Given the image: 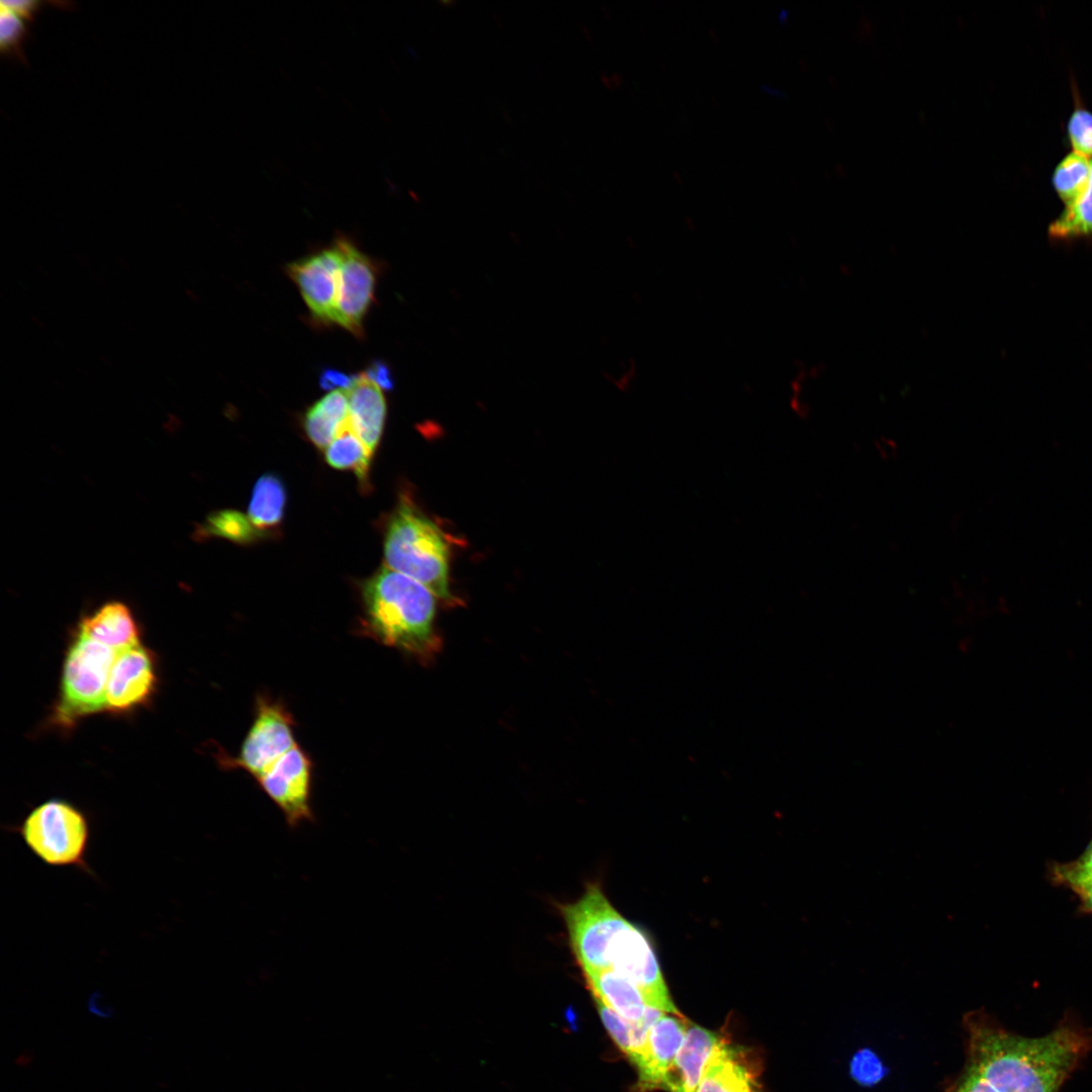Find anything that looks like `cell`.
<instances>
[{
    "label": "cell",
    "instance_id": "cell-5",
    "mask_svg": "<svg viewBox=\"0 0 1092 1092\" xmlns=\"http://www.w3.org/2000/svg\"><path fill=\"white\" fill-rule=\"evenodd\" d=\"M116 650L76 631L66 652L54 719L72 726L82 717L106 710V687Z\"/></svg>",
    "mask_w": 1092,
    "mask_h": 1092
},
{
    "label": "cell",
    "instance_id": "cell-1",
    "mask_svg": "<svg viewBox=\"0 0 1092 1092\" xmlns=\"http://www.w3.org/2000/svg\"><path fill=\"white\" fill-rule=\"evenodd\" d=\"M967 1059L946 1092H1060L1092 1051V1027L1063 1019L1043 1035L1012 1032L982 1011L964 1018Z\"/></svg>",
    "mask_w": 1092,
    "mask_h": 1092
},
{
    "label": "cell",
    "instance_id": "cell-23",
    "mask_svg": "<svg viewBox=\"0 0 1092 1092\" xmlns=\"http://www.w3.org/2000/svg\"><path fill=\"white\" fill-rule=\"evenodd\" d=\"M1048 234L1052 240L1062 242L1092 236V172L1083 195L1065 207L1059 217L1050 224Z\"/></svg>",
    "mask_w": 1092,
    "mask_h": 1092
},
{
    "label": "cell",
    "instance_id": "cell-4",
    "mask_svg": "<svg viewBox=\"0 0 1092 1092\" xmlns=\"http://www.w3.org/2000/svg\"><path fill=\"white\" fill-rule=\"evenodd\" d=\"M43 864L75 869L93 879L88 862L92 824L88 814L72 802L51 798L34 806L15 825L6 827Z\"/></svg>",
    "mask_w": 1092,
    "mask_h": 1092
},
{
    "label": "cell",
    "instance_id": "cell-15",
    "mask_svg": "<svg viewBox=\"0 0 1092 1092\" xmlns=\"http://www.w3.org/2000/svg\"><path fill=\"white\" fill-rule=\"evenodd\" d=\"M346 392L349 425L373 455L386 417V401L381 388L364 374H358Z\"/></svg>",
    "mask_w": 1092,
    "mask_h": 1092
},
{
    "label": "cell",
    "instance_id": "cell-14",
    "mask_svg": "<svg viewBox=\"0 0 1092 1092\" xmlns=\"http://www.w3.org/2000/svg\"><path fill=\"white\" fill-rule=\"evenodd\" d=\"M721 1039L699 1025L688 1026L684 1041L663 1084L668 1092H697L706 1066Z\"/></svg>",
    "mask_w": 1092,
    "mask_h": 1092
},
{
    "label": "cell",
    "instance_id": "cell-24",
    "mask_svg": "<svg viewBox=\"0 0 1092 1092\" xmlns=\"http://www.w3.org/2000/svg\"><path fill=\"white\" fill-rule=\"evenodd\" d=\"M1048 877L1052 884L1069 891L1092 883V836L1083 852L1075 859L1051 862Z\"/></svg>",
    "mask_w": 1092,
    "mask_h": 1092
},
{
    "label": "cell",
    "instance_id": "cell-26",
    "mask_svg": "<svg viewBox=\"0 0 1092 1092\" xmlns=\"http://www.w3.org/2000/svg\"><path fill=\"white\" fill-rule=\"evenodd\" d=\"M595 1002L601 1019L610 1036L620 1050L632 1060L635 1053L634 1023L624 1019L602 1001L595 999Z\"/></svg>",
    "mask_w": 1092,
    "mask_h": 1092
},
{
    "label": "cell",
    "instance_id": "cell-11",
    "mask_svg": "<svg viewBox=\"0 0 1092 1092\" xmlns=\"http://www.w3.org/2000/svg\"><path fill=\"white\" fill-rule=\"evenodd\" d=\"M340 266L336 245L287 266L310 312L324 323H334Z\"/></svg>",
    "mask_w": 1092,
    "mask_h": 1092
},
{
    "label": "cell",
    "instance_id": "cell-21",
    "mask_svg": "<svg viewBox=\"0 0 1092 1092\" xmlns=\"http://www.w3.org/2000/svg\"><path fill=\"white\" fill-rule=\"evenodd\" d=\"M325 458L333 468L351 470L362 482L368 479L372 454L351 429L349 422L325 449Z\"/></svg>",
    "mask_w": 1092,
    "mask_h": 1092
},
{
    "label": "cell",
    "instance_id": "cell-12",
    "mask_svg": "<svg viewBox=\"0 0 1092 1092\" xmlns=\"http://www.w3.org/2000/svg\"><path fill=\"white\" fill-rule=\"evenodd\" d=\"M760 1061L752 1050L720 1039L697 1092H761Z\"/></svg>",
    "mask_w": 1092,
    "mask_h": 1092
},
{
    "label": "cell",
    "instance_id": "cell-30",
    "mask_svg": "<svg viewBox=\"0 0 1092 1092\" xmlns=\"http://www.w3.org/2000/svg\"><path fill=\"white\" fill-rule=\"evenodd\" d=\"M44 4L47 2L35 0L1 1L0 7L6 8L22 19L32 22Z\"/></svg>",
    "mask_w": 1092,
    "mask_h": 1092
},
{
    "label": "cell",
    "instance_id": "cell-16",
    "mask_svg": "<svg viewBox=\"0 0 1092 1092\" xmlns=\"http://www.w3.org/2000/svg\"><path fill=\"white\" fill-rule=\"evenodd\" d=\"M77 632L116 651L140 643V629L130 609L108 602L81 619Z\"/></svg>",
    "mask_w": 1092,
    "mask_h": 1092
},
{
    "label": "cell",
    "instance_id": "cell-28",
    "mask_svg": "<svg viewBox=\"0 0 1092 1092\" xmlns=\"http://www.w3.org/2000/svg\"><path fill=\"white\" fill-rule=\"evenodd\" d=\"M850 1067L852 1077L863 1085H873L884 1076V1067L880 1059L868 1050L857 1052Z\"/></svg>",
    "mask_w": 1092,
    "mask_h": 1092
},
{
    "label": "cell",
    "instance_id": "cell-13",
    "mask_svg": "<svg viewBox=\"0 0 1092 1092\" xmlns=\"http://www.w3.org/2000/svg\"><path fill=\"white\" fill-rule=\"evenodd\" d=\"M688 1025L679 1015L663 1012L651 1025L638 1066L640 1091L663 1089L667 1073L684 1041Z\"/></svg>",
    "mask_w": 1092,
    "mask_h": 1092
},
{
    "label": "cell",
    "instance_id": "cell-9",
    "mask_svg": "<svg viewBox=\"0 0 1092 1092\" xmlns=\"http://www.w3.org/2000/svg\"><path fill=\"white\" fill-rule=\"evenodd\" d=\"M341 266L334 323L356 336L362 334V324L373 300L375 268L371 260L351 242L336 241Z\"/></svg>",
    "mask_w": 1092,
    "mask_h": 1092
},
{
    "label": "cell",
    "instance_id": "cell-27",
    "mask_svg": "<svg viewBox=\"0 0 1092 1092\" xmlns=\"http://www.w3.org/2000/svg\"><path fill=\"white\" fill-rule=\"evenodd\" d=\"M1067 133L1073 152L1092 158V112L1078 105L1069 116Z\"/></svg>",
    "mask_w": 1092,
    "mask_h": 1092
},
{
    "label": "cell",
    "instance_id": "cell-7",
    "mask_svg": "<svg viewBox=\"0 0 1092 1092\" xmlns=\"http://www.w3.org/2000/svg\"><path fill=\"white\" fill-rule=\"evenodd\" d=\"M294 730V718L282 702L258 695L251 727L238 754L226 762L256 779L297 745Z\"/></svg>",
    "mask_w": 1092,
    "mask_h": 1092
},
{
    "label": "cell",
    "instance_id": "cell-6",
    "mask_svg": "<svg viewBox=\"0 0 1092 1092\" xmlns=\"http://www.w3.org/2000/svg\"><path fill=\"white\" fill-rule=\"evenodd\" d=\"M558 908L582 974L606 970L608 944L627 919L615 909L598 884H589L577 901Z\"/></svg>",
    "mask_w": 1092,
    "mask_h": 1092
},
{
    "label": "cell",
    "instance_id": "cell-18",
    "mask_svg": "<svg viewBox=\"0 0 1092 1092\" xmlns=\"http://www.w3.org/2000/svg\"><path fill=\"white\" fill-rule=\"evenodd\" d=\"M349 405L346 390L329 392L305 413L303 426L308 439L326 449L348 424Z\"/></svg>",
    "mask_w": 1092,
    "mask_h": 1092
},
{
    "label": "cell",
    "instance_id": "cell-29",
    "mask_svg": "<svg viewBox=\"0 0 1092 1092\" xmlns=\"http://www.w3.org/2000/svg\"><path fill=\"white\" fill-rule=\"evenodd\" d=\"M364 375L382 389L390 390L394 387V377L391 370L388 364L381 360L373 361Z\"/></svg>",
    "mask_w": 1092,
    "mask_h": 1092
},
{
    "label": "cell",
    "instance_id": "cell-22",
    "mask_svg": "<svg viewBox=\"0 0 1092 1092\" xmlns=\"http://www.w3.org/2000/svg\"><path fill=\"white\" fill-rule=\"evenodd\" d=\"M1091 172V159L1075 152L1067 154L1057 164L1052 174V184L1066 206L1083 195L1089 185Z\"/></svg>",
    "mask_w": 1092,
    "mask_h": 1092
},
{
    "label": "cell",
    "instance_id": "cell-17",
    "mask_svg": "<svg viewBox=\"0 0 1092 1092\" xmlns=\"http://www.w3.org/2000/svg\"><path fill=\"white\" fill-rule=\"evenodd\" d=\"M594 999L602 1001L631 1023H638L648 1005L640 990L612 969L583 974Z\"/></svg>",
    "mask_w": 1092,
    "mask_h": 1092
},
{
    "label": "cell",
    "instance_id": "cell-2",
    "mask_svg": "<svg viewBox=\"0 0 1092 1092\" xmlns=\"http://www.w3.org/2000/svg\"><path fill=\"white\" fill-rule=\"evenodd\" d=\"M435 597L423 583L384 567L363 585L364 628L380 643L427 662L442 646L434 629Z\"/></svg>",
    "mask_w": 1092,
    "mask_h": 1092
},
{
    "label": "cell",
    "instance_id": "cell-31",
    "mask_svg": "<svg viewBox=\"0 0 1092 1092\" xmlns=\"http://www.w3.org/2000/svg\"><path fill=\"white\" fill-rule=\"evenodd\" d=\"M354 378L355 375L350 376L334 368H326L322 371L318 382L324 389L338 390L337 388H344L347 390L353 384Z\"/></svg>",
    "mask_w": 1092,
    "mask_h": 1092
},
{
    "label": "cell",
    "instance_id": "cell-19",
    "mask_svg": "<svg viewBox=\"0 0 1092 1092\" xmlns=\"http://www.w3.org/2000/svg\"><path fill=\"white\" fill-rule=\"evenodd\" d=\"M285 503L286 491L282 480L273 473H266L254 485L248 517L258 530L269 534L282 522Z\"/></svg>",
    "mask_w": 1092,
    "mask_h": 1092
},
{
    "label": "cell",
    "instance_id": "cell-10",
    "mask_svg": "<svg viewBox=\"0 0 1092 1092\" xmlns=\"http://www.w3.org/2000/svg\"><path fill=\"white\" fill-rule=\"evenodd\" d=\"M157 684L153 652L140 643L117 652L106 687V711L122 713L146 704Z\"/></svg>",
    "mask_w": 1092,
    "mask_h": 1092
},
{
    "label": "cell",
    "instance_id": "cell-25",
    "mask_svg": "<svg viewBox=\"0 0 1092 1092\" xmlns=\"http://www.w3.org/2000/svg\"><path fill=\"white\" fill-rule=\"evenodd\" d=\"M28 36V28L22 18L12 11L0 9V51L4 57L14 58L25 62L23 52L24 42Z\"/></svg>",
    "mask_w": 1092,
    "mask_h": 1092
},
{
    "label": "cell",
    "instance_id": "cell-8",
    "mask_svg": "<svg viewBox=\"0 0 1092 1092\" xmlns=\"http://www.w3.org/2000/svg\"><path fill=\"white\" fill-rule=\"evenodd\" d=\"M256 780L282 811L290 827L313 819L310 806L312 761L300 746L295 745Z\"/></svg>",
    "mask_w": 1092,
    "mask_h": 1092
},
{
    "label": "cell",
    "instance_id": "cell-20",
    "mask_svg": "<svg viewBox=\"0 0 1092 1092\" xmlns=\"http://www.w3.org/2000/svg\"><path fill=\"white\" fill-rule=\"evenodd\" d=\"M266 535L252 524L248 516L236 510H220L209 514L194 532L197 540L218 537L239 544H248Z\"/></svg>",
    "mask_w": 1092,
    "mask_h": 1092
},
{
    "label": "cell",
    "instance_id": "cell-32",
    "mask_svg": "<svg viewBox=\"0 0 1092 1092\" xmlns=\"http://www.w3.org/2000/svg\"><path fill=\"white\" fill-rule=\"evenodd\" d=\"M1071 892L1078 899L1079 911L1092 918V883L1075 888Z\"/></svg>",
    "mask_w": 1092,
    "mask_h": 1092
},
{
    "label": "cell",
    "instance_id": "cell-3",
    "mask_svg": "<svg viewBox=\"0 0 1092 1092\" xmlns=\"http://www.w3.org/2000/svg\"><path fill=\"white\" fill-rule=\"evenodd\" d=\"M387 567L454 602L449 588L448 546L439 527L405 498L389 519L384 539Z\"/></svg>",
    "mask_w": 1092,
    "mask_h": 1092
}]
</instances>
